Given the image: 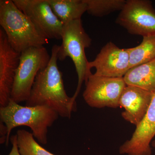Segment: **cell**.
<instances>
[{
  "label": "cell",
  "instance_id": "6da1fadb",
  "mask_svg": "<svg viewBox=\"0 0 155 155\" xmlns=\"http://www.w3.org/2000/svg\"><path fill=\"white\" fill-rule=\"evenodd\" d=\"M60 46L54 45L49 62L37 75L25 106H44L52 109L62 118L70 119L77 110L76 100L67 95L62 72L58 65Z\"/></svg>",
  "mask_w": 155,
  "mask_h": 155
},
{
  "label": "cell",
  "instance_id": "3957f363",
  "mask_svg": "<svg viewBox=\"0 0 155 155\" xmlns=\"http://www.w3.org/2000/svg\"><path fill=\"white\" fill-rule=\"evenodd\" d=\"M0 25L11 46L21 54L48 42L28 17L11 0L0 1Z\"/></svg>",
  "mask_w": 155,
  "mask_h": 155
},
{
  "label": "cell",
  "instance_id": "9c48e42d",
  "mask_svg": "<svg viewBox=\"0 0 155 155\" xmlns=\"http://www.w3.org/2000/svg\"><path fill=\"white\" fill-rule=\"evenodd\" d=\"M90 69L100 76L123 78L130 69V58L127 49H121L112 42L105 45L94 61L89 62Z\"/></svg>",
  "mask_w": 155,
  "mask_h": 155
},
{
  "label": "cell",
  "instance_id": "7a4b0ae2",
  "mask_svg": "<svg viewBox=\"0 0 155 155\" xmlns=\"http://www.w3.org/2000/svg\"><path fill=\"white\" fill-rule=\"evenodd\" d=\"M59 116L55 111L46 106H22L10 100L7 106L0 107L1 121L8 129L5 144H8L12 130L23 126L30 128L34 137L39 143L47 144L48 128Z\"/></svg>",
  "mask_w": 155,
  "mask_h": 155
},
{
  "label": "cell",
  "instance_id": "7c38bea8",
  "mask_svg": "<svg viewBox=\"0 0 155 155\" xmlns=\"http://www.w3.org/2000/svg\"><path fill=\"white\" fill-rule=\"evenodd\" d=\"M153 93L138 87L126 85L119 101V107L124 109L122 118L137 126L146 114Z\"/></svg>",
  "mask_w": 155,
  "mask_h": 155
},
{
  "label": "cell",
  "instance_id": "2e32d148",
  "mask_svg": "<svg viewBox=\"0 0 155 155\" xmlns=\"http://www.w3.org/2000/svg\"><path fill=\"white\" fill-rule=\"evenodd\" d=\"M17 145L20 155H55L41 147L32 133L24 129L17 130Z\"/></svg>",
  "mask_w": 155,
  "mask_h": 155
},
{
  "label": "cell",
  "instance_id": "ffe728a7",
  "mask_svg": "<svg viewBox=\"0 0 155 155\" xmlns=\"http://www.w3.org/2000/svg\"><path fill=\"white\" fill-rule=\"evenodd\" d=\"M151 146L155 148V140H153L152 141Z\"/></svg>",
  "mask_w": 155,
  "mask_h": 155
},
{
  "label": "cell",
  "instance_id": "5b68a950",
  "mask_svg": "<svg viewBox=\"0 0 155 155\" xmlns=\"http://www.w3.org/2000/svg\"><path fill=\"white\" fill-rule=\"evenodd\" d=\"M50 59L44 46L29 48L20 54L11 99L18 104L28 100L37 75L48 66Z\"/></svg>",
  "mask_w": 155,
  "mask_h": 155
},
{
  "label": "cell",
  "instance_id": "e0dca14e",
  "mask_svg": "<svg viewBox=\"0 0 155 155\" xmlns=\"http://www.w3.org/2000/svg\"><path fill=\"white\" fill-rule=\"evenodd\" d=\"M125 0H84L87 12L95 17H103L116 11H121Z\"/></svg>",
  "mask_w": 155,
  "mask_h": 155
},
{
  "label": "cell",
  "instance_id": "9a60e30c",
  "mask_svg": "<svg viewBox=\"0 0 155 155\" xmlns=\"http://www.w3.org/2000/svg\"><path fill=\"white\" fill-rule=\"evenodd\" d=\"M143 38L142 41L139 45L127 48L130 69L155 59V35Z\"/></svg>",
  "mask_w": 155,
  "mask_h": 155
},
{
  "label": "cell",
  "instance_id": "277c9868",
  "mask_svg": "<svg viewBox=\"0 0 155 155\" xmlns=\"http://www.w3.org/2000/svg\"><path fill=\"white\" fill-rule=\"evenodd\" d=\"M62 44L58 53V60L64 61L69 58L74 63L78 75L77 87L72 97L76 100L83 82L85 83L92 73L89 67L85 50L90 46L92 39L84 30L81 19L72 21L64 25Z\"/></svg>",
  "mask_w": 155,
  "mask_h": 155
},
{
  "label": "cell",
  "instance_id": "8fae6325",
  "mask_svg": "<svg viewBox=\"0 0 155 155\" xmlns=\"http://www.w3.org/2000/svg\"><path fill=\"white\" fill-rule=\"evenodd\" d=\"M20 53L14 50L8 41L7 35L0 29V107H5L11 100V92Z\"/></svg>",
  "mask_w": 155,
  "mask_h": 155
},
{
  "label": "cell",
  "instance_id": "d6986e66",
  "mask_svg": "<svg viewBox=\"0 0 155 155\" xmlns=\"http://www.w3.org/2000/svg\"><path fill=\"white\" fill-rule=\"evenodd\" d=\"M8 133V129H7L5 125L1 121V122H0V134H1L0 143L1 144L6 143Z\"/></svg>",
  "mask_w": 155,
  "mask_h": 155
},
{
  "label": "cell",
  "instance_id": "ba28073f",
  "mask_svg": "<svg viewBox=\"0 0 155 155\" xmlns=\"http://www.w3.org/2000/svg\"><path fill=\"white\" fill-rule=\"evenodd\" d=\"M13 1L45 37L61 39L64 25L53 12L48 0Z\"/></svg>",
  "mask_w": 155,
  "mask_h": 155
},
{
  "label": "cell",
  "instance_id": "30bf717a",
  "mask_svg": "<svg viewBox=\"0 0 155 155\" xmlns=\"http://www.w3.org/2000/svg\"><path fill=\"white\" fill-rule=\"evenodd\" d=\"M155 136V92L144 118L137 126L130 139L119 148L121 155H151L150 146Z\"/></svg>",
  "mask_w": 155,
  "mask_h": 155
},
{
  "label": "cell",
  "instance_id": "4fadbf2b",
  "mask_svg": "<svg viewBox=\"0 0 155 155\" xmlns=\"http://www.w3.org/2000/svg\"><path fill=\"white\" fill-rule=\"evenodd\" d=\"M127 85H134L155 92V59L133 67L123 77Z\"/></svg>",
  "mask_w": 155,
  "mask_h": 155
},
{
  "label": "cell",
  "instance_id": "5bb4252c",
  "mask_svg": "<svg viewBox=\"0 0 155 155\" xmlns=\"http://www.w3.org/2000/svg\"><path fill=\"white\" fill-rule=\"evenodd\" d=\"M52 10L59 20L65 25L72 21L81 19L87 12L84 0H48Z\"/></svg>",
  "mask_w": 155,
  "mask_h": 155
},
{
  "label": "cell",
  "instance_id": "ac0fdd59",
  "mask_svg": "<svg viewBox=\"0 0 155 155\" xmlns=\"http://www.w3.org/2000/svg\"><path fill=\"white\" fill-rule=\"evenodd\" d=\"M10 142L12 145V148L8 155H20L17 145V136L16 134L11 136L10 137Z\"/></svg>",
  "mask_w": 155,
  "mask_h": 155
},
{
  "label": "cell",
  "instance_id": "52a82bcc",
  "mask_svg": "<svg viewBox=\"0 0 155 155\" xmlns=\"http://www.w3.org/2000/svg\"><path fill=\"white\" fill-rule=\"evenodd\" d=\"M83 97L91 107L116 108L126 84L123 78H112L92 74L86 83Z\"/></svg>",
  "mask_w": 155,
  "mask_h": 155
},
{
  "label": "cell",
  "instance_id": "8992f818",
  "mask_svg": "<svg viewBox=\"0 0 155 155\" xmlns=\"http://www.w3.org/2000/svg\"><path fill=\"white\" fill-rule=\"evenodd\" d=\"M116 22L130 34L155 35V10L148 0H126Z\"/></svg>",
  "mask_w": 155,
  "mask_h": 155
}]
</instances>
